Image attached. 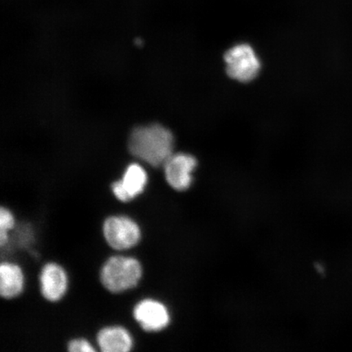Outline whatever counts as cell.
<instances>
[{"instance_id": "obj_6", "label": "cell", "mask_w": 352, "mask_h": 352, "mask_svg": "<svg viewBox=\"0 0 352 352\" xmlns=\"http://www.w3.org/2000/svg\"><path fill=\"white\" fill-rule=\"evenodd\" d=\"M196 166L195 157L187 153H173L164 166L167 183L175 190H186L191 186Z\"/></svg>"}, {"instance_id": "obj_11", "label": "cell", "mask_w": 352, "mask_h": 352, "mask_svg": "<svg viewBox=\"0 0 352 352\" xmlns=\"http://www.w3.org/2000/svg\"><path fill=\"white\" fill-rule=\"evenodd\" d=\"M15 226V219L11 211L6 208H0V245L4 246L8 241V232Z\"/></svg>"}, {"instance_id": "obj_8", "label": "cell", "mask_w": 352, "mask_h": 352, "mask_svg": "<svg viewBox=\"0 0 352 352\" xmlns=\"http://www.w3.org/2000/svg\"><path fill=\"white\" fill-rule=\"evenodd\" d=\"M148 176L142 166L131 164L127 167L122 179L112 184V191L118 201L129 202L142 195L146 186Z\"/></svg>"}, {"instance_id": "obj_9", "label": "cell", "mask_w": 352, "mask_h": 352, "mask_svg": "<svg viewBox=\"0 0 352 352\" xmlns=\"http://www.w3.org/2000/svg\"><path fill=\"white\" fill-rule=\"evenodd\" d=\"M98 344L103 352H129L133 346V338L122 327H104L98 333Z\"/></svg>"}, {"instance_id": "obj_2", "label": "cell", "mask_w": 352, "mask_h": 352, "mask_svg": "<svg viewBox=\"0 0 352 352\" xmlns=\"http://www.w3.org/2000/svg\"><path fill=\"white\" fill-rule=\"evenodd\" d=\"M142 275V266L138 259L114 255L109 258L101 267L100 279L108 292L118 294L135 287Z\"/></svg>"}, {"instance_id": "obj_5", "label": "cell", "mask_w": 352, "mask_h": 352, "mask_svg": "<svg viewBox=\"0 0 352 352\" xmlns=\"http://www.w3.org/2000/svg\"><path fill=\"white\" fill-rule=\"evenodd\" d=\"M133 318L144 331L158 332L170 323L168 309L164 303L146 298L140 301L133 309Z\"/></svg>"}, {"instance_id": "obj_7", "label": "cell", "mask_w": 352, "mask_h": 352, "mask_svg": "<svg viewBox=\"0 0 352 352\" xmlns=\"http://www.w3.org/2000/svg\"><path fill=\"white\" fill-rule=\"evenodd\" d=\"M39 283L43 297L54 302L64 297L68 288V276L59 264L47 263L42 268Z\"/></svg>"}, {"instance_id": "obj_3", "label": "cell", "mask_w": 352, "mask_h": 352, "mask_svg": "<svg viewBox=\"0 0 352 352\" xmlns=\"http://www.w3.org/2000/svg\"><path fill=\"white\" fill-rule=\"evenodd\" d=\"M227 73L232 78L248 82L256 78L261 63L254 48L246 43L236 44L224 56Z\"/></svg>"}, {"instance_id": "obj_12", "label": "cell", "mask_w": 352, "mask_h": 352, "mask_svg": "<svg viewBox=\"0 0 352 352\" xmlns=\"http://www.w3.org/2000/svg\"><path fill=\"white\" fill-rule=\"evenodd\" d=\"M68 351L69 352H95L96 350L89 342L85 338H76L69 341L68 343Z\"/></svg>"}, {"instance_id": "obj_10", "label": "cell", "mask_w": 352, "mask_h": 352, "mask_svg": "<svg viewBox=\"0 0 352 352\" xmlns=\"http://www.w3.org/2000/svg\"><path fill=\"white\" fill-rule=\"evenodd\" d=\"M24 288V275L15 263L3 262L0 265V296L6 299L14 298Z\"/></svg>"}, {"instance_id": "obj_1", "label": "cell", "mask_w": 352, "mask_h": 352, "mask_svg": "<svg viewBox=\"0 0 352 352\" xmlns=\"http://www.w3.org/2000/svg\"><path fill=\"white\" fill-rule=\"evenodd\" d=\"M129 148L132 155L146 164L164 166L174 153V136L160 124L136 127L130 135Z\"/></svg>"}, {"instance_id": "obj_4", "label": "cell", "mask_w": 352, "mask_h": 352, "mask_svg": "<svg viewBox=\"0 0 352 352\" xmlns=\"http://www.w3.org/2000/svg\"><path fill=\"white\" fill-rule=\"evenodd\" d=\"M103 235L110 248L126 250L134 248L142 239V231L135 220L125 215H113L104 220Z\"/></svg>"}]
</instances>
